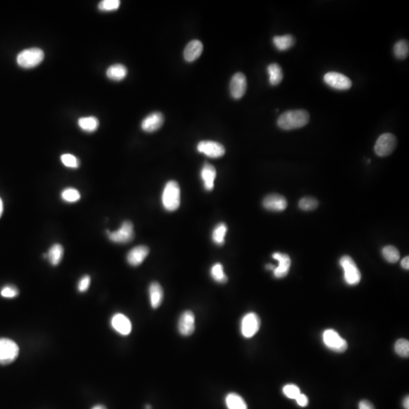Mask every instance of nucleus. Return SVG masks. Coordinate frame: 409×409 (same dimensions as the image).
<instances>
[{
    "label": "nucleus",
    "instance_id": "f257e3e1",
    "mask_svg": "<svg viewBox=\"0 0 409 409\" xmlns=\"http://www.w3.org/2000/svg\"><path fill=\"white\" fill-rule=\"evenodd\" d=\"M310 115L305 110H290L282 114L277 119L279 128L285 131L298 129L309 122Z\"/></svg>",
    "mask_w": 409,
    "mask_h": 409
},
{
    "label": "nucleus",
    "instance_id": "f03ea898",
    "mask_svg": "<svg viewBox=\"0 0 409 409\" xmlns=\"http://www.w3.org/2000/svg\"><path fill=\"white\" fill-rule=\"evenodd\" d=\"M162 205L168 212H174L181 204V190L178 183L170 181L164 188L162 196Z\"/></svg>",
    "mask_w": 409,
    "mask_h": 409
},
{
    "label": "nucleus",
    "instance_id": "7ed1b4c3",
    "mask_svg": "<svg viewBox=\"0 0 409 409\" xmlns=\"http://www.w3.org/2000/svg\"><path fill=\"white\" fill-rule=\"evenodd\" d=\"M44 51L41 49L34 47L21 52L17 56V63L24 69H33L39 66L44 60Z\"/></svg>",
    "mask_w": 409,
    "mask_h": 409
},
{
    "label": "nucleus",
    "instance_id": "20e7f679",
    "mask_svg": "<svg viewBox=\"0 0 409 409\" xmlns=\"http://www.w3.org/2000/svg\"><path fill=\"white\" fill-rule=\"evenodd\" d=\"M339 264L343 268L345 283L350 286L358 284L361 281V274L354 260L348 255H345L340 258Z\"/></svg>",
    "mask_w": 409,
    "mask_h": 409
},
{
    "label": "nucleus",
    "instance_id": "39448f33",
    "mask_svg": "<svg viewBox=\"0 0 409 409\" xmlns=\"http://www.w3.org/2000/svg\"><path fill=\"white\" fill-rule=\"evenodd\" d=\"M19 345L7 338H0V364L7 365L13 363L19 356Z\"/></svg>",
    "mask_w": 409,
    "mask_h": 409
},
{
    "label": "nucleus",
    "instance_id": "423d86ee",
    "mask_svg": "<svg viewBox=\"0 0 409 409\" xmlns=\"http://www.w3.org/2000/svg\"><path fill=\"white\" fill-rule=\"evenodd\" d=\"M108 237L111 241L115 243H130L134 237V225L129 221H124L119 230L110 232L107 230Z\"/></svg>",
    "mask_w": 409,
    "mask_h": 409
},
{
    "label": "nucleus",
    "instance_id": "0eeeda50",
    "mask_svg": "<svg viewBox=\"0 0 409 409\" xmlns=\"http://www.w3.org/2000/svg\"><path fill=\"white\" fill-rule=\"evenodd\" d=\"M397 145V139L393 134H382L376 140L374 146V152L379 157H385L389 156L395 149Z\"/></svg>",
    "mask_w": 409,
    "mask_h": 409
},
{
    "label": "nucleus",
    "instance_id": "6e6552de",
    "mask_svg": "<svg viewBox=\"0 0 409 409\" xmlns=\"http://www.w3.org/2000/svg\"><path fill=\"white\" fill-rule=\"evenodd\" d=\"M323 341L327 348L336 352H343L348 348V343L336 330H326L323 333Z\"/></svg>",
    "mask_w": 409,
    "mask_h": 409
},
{
    "label": "nucleus",
    "instance_id": "1a4fd4ad",
    "mask_svg": "<svg viewBox=\"0 0 409 409\" xmlns=\"http://www.w3.org/2000/svg\"><path fill=\"white\" fill-rule=\"evenodd\" d=\"M324 81L329 87L337 91H347L352 86L351 80L339 72H330L325 74Z\"/></svg>",
    "mask_w": 409,
    "mask_h": 409
},
{
    "label": "nucleus",
    "instance_id": "9d476101",
    "mask_svg": "<svg viewBox=\"0 0 409 409\" xmlns=\"http://www.w3.org/2000/svg\"><path fill=\"white\" fill-rule=\"evenodd\" d=\"M261 327V320L258 314L250 312L242 319L241 333L246 338H251L256 334Z\"/></svg>",
    "mask_w": 409,
    "mask_h": 409
},
{
    "label": "nucleus",
    "instance_id": "9b49d317",
    "mask_svg": "<svg viewBox=\"0 0 409 409\" xmlns=\"http://www.w3.org/2000/svg\"><path fill=\"white\" fill-rule=\"evenodd\" d=\"M197 150L199 153L213 159L221 157L225 153L224 146L218 142L201 141L198 144Z\"/></svg>",
    "mask_w": 409,
    "mask_h": 409
},
{
    "label": "nucleus",
    "instance_id": "f8f14e48",
    "mask_svg": "<svg viewBox=\"0 0 409 409\" xmlns=\"http://www.w3.org/2000/svg\"><path fill=\"white\" fill-rule=\"evenodd\" d=\"M247 88V81L244 74H235L232 78L230 84V91L232 97L235 100H239L246 94Z\"/></svg>",
    "mask_w": 409,
    "mask_h": 409
},
{
    "label": "nucleus",
    "instance_id": "ddd939ff",
    "mask_svg": "<svg viewBox=\"0 0 409 409\" xmlns=\"http://www.w3.org/2000/svg\"><path fill=\"white\" fill-rule=\"evenodd\" d=\"M178 330L184 336H190L195 331V315L191 311L181 314L178 321Z\"/></svg>",
    "mask_w": 409,
    "mask_h": 409
},
{
    "label": "nucleus",
    "instance_id": "4468645a",
    "mask_svg": "<svg viewBox=\"0 0 409 409\" xmlns=\"http://www.w3.org/2000/svg\"><path fill=\"white\" fill-rule=\"evenodd\" d=\"M111 324H112V327H113L115 331L123 335V336L130 334L131 330H132V324H131V320L127 316L121 314V313L115 314L112 317Z\"/></svg>",
    "mask_w": 409,
    "mask_h": 409
},
{
    "label": "nucleus",
    "instance_id": "2eb2a0df",
    "mask_svg": "<svg viewBox=\"0 0 409 409\" xmlns=\"http://www.w3.org/2000/svg\"><path fill=\"white\" fill-rule=\"evenodd\" d=\"M263 206L267 210L271 212H282L287 207V202L283 196L279 194H271L267 196L263 200Z\"/></svg>",
    "mask_w": 409,
    "mask_h": 409
},
{
    "label": "nucleus",
    "instance_id": "dca6fc26",
    "mask_svg": "<svg viewBox=\"0 0 409 409\" xmlns=\"http://www.w3.org/2000/svg\"><path fill=\"white\" fill-rule=\"evenodd\" d=\"M273 258L278 261V266L274 269V277L277 278H283L289 273L291 266V259L287 254L275 252L273 254Z\"/></svg>",
    "mask_w": 409,
    "mask_h": 409
},
{
    "label": "nucleus",
    "instance_id": "f3484780",
    "mask_svg": "<svg viewBox=\"0 0 409 409\" xmlns=\"http://www.w3.org/2000/svg\"><path fill=\"white\" fill-rule=\"evenodd\" d=\"M163 115L161 112H153L143 119L141 128L146 132H154L158 131L163 125Z\"/></svg>",
    "mask_w": 409,
    "mask_h": 409
},
{
    "label": "nucleus",
    "instance_id": "a211bd4d",
    "mask_svg": "<svg viewBox=\"0 0 409 409\" xmlns=\"http://www.w3.org/2000/svg\"><path fill=\"white\" fill-rule=\"evenodd\" d=\"M150 249L146 246H137L133 248L127 255V261L131 266H138L141 265L147 255Z\"/></svg>",
    "mask_w": 409,
    "mask_h": 409
},
{
    "label": "nucleus",
    "instance_id": "6ab92c4d",
    "mask_svg": "<svg viewBox=\"0 0 409 409\" xmlns=\"http://www.w3.org/2000/svg\"><path fill=\"white\" fill-rule=\"evenodd\" d=\"M217 172L215 167L210 164H205L201 170V178L203 182L204 187L208 191L213 190Z\"/></svg>",
    "mask_w": 409,
    "mask_h": 409
},
{
    "label": "nucleus",
    "instance_id": "aec40b11",
    "mask_svg": "<svg viewBox=\"0 0 409 409\" xmlns=\"http://www.w3.org/2000/svg\"><path fill=\"white\" fill-rule=\"evenodd\" d=\"M202 51H203V45L202 42L197 40L190 41L184 50V59L186 61L191 63L197 60L202 54Z\"/></svg>",
    "mask_w": 409,
    "mask_h": 409
},
{
    "label": "nucleus",
    "instance_id": "412c9836",
    "mask_svg": "<svg viewBox=\"0 0 409 409\" xmlns=\"http://www.w3.org/2000/svg\"><path fill=\"white\" fill-rule=\"evenodd\" d=\"M150 304L153 308H158L163 302L164 292L162 286L158 282H153L149 288Z\"/></svg>",
    "mask_w": 409,
    "mask_h": 409
},
{
    "label": "nucleus",
    "instance_id": "4be33fe9",
    "mask_svg": "<svg viewBox=\"0 0 409 409\" xmlns=\"http://www.w3.org/2000/svg\"><path fill=\"white\" fill-rule=\"evenodd\" d=\"M128 75V69L122 64H115L108 68L106 75L109 79L114 81H121L125 79Z\"/></svg>",
    "mask_w": 409,
    "mask_h": 409
},
{
    "label": "nucleus",
    "instance_id": "5701e85b",
    "mask_svg": "<svg viewBox=\"0 0 409 409\" xmlns=\"http://www.w3.org/2000/svg\"><path fill=\"white\" fill-rule=\"evenodd\" d=\"M295 38L290 35L275 36L273 38V44L279 51H286L294 46Z\"/></svg>",
    "mask_w": 409,
    "mask_h": 409
},
{
    "label": "nucleus",
    "instance_id": "b1692460",
    "mask_svg": "<svg viewBox=\"0 0 409 409\" xmlns=\"http://www.w3.org/2000/svg\"><path fill=\"white\" fill-rule=\"evenodd\" d=\"M47 258L52 265L56 266L61 262L64 255V249L63 246L60 243L53 244L49 249L47 252Z\"/></svg>",
    "mask_w": 409,
    "mask_h": 409
},
{
    "label": "nucleus",
    "instance_id": "393cba45",
    "mask_svg": "<svg viewBox=\"0 0 409 409\" xmlns=\"http://www.w3.org/2000/svg\"><path fill=\"white\" fill-rule=\"evenodd\" d=\"M78 126L82 131L92 133L98 129L100 122L95 117H83L78 120Z\"/></svg>",
    "mask_w": 409,
    "mask_h": 409
},
{
    "label": "nucleus",
    "instance_id": "a878e982",
    "mask_svg": "<svg viewBox=\"0 0 409 409\" xmlns=\"http://www.w3.org/2000/svg\"><path fill=\"white\" fill-rule=\"evenodd\" d=\"M268 75H269V82L272 86H277L281 83L283 78V71L281 67L277 63H272L268 66Z\"/></svg>",
    "mask_w": 409,
    "mask_h": 409
},
{
    "label": "nucleus",
    "instance_id": "bb28decb",
    "mask_svg": "<svg viewBox=\"0 0 409 409\" xmlns=\"http://www.w3.org/2000/svg\"><path fill=\"white\" fill-rule=\"evenodd\" d=\"M226 404L228 409H248L243 398L237 393H229L226 397Z\"/></svg>",
    "mask_w": 409,
    "mask_h": 409
},
{
    "label": "nucleus",
    "instance_id": "cd10ccee",
    "mask_svg": "<svg viewBox=\"0 0 409 409\" xmlns=\"http://www.w3.org/2000/svg\"><path fill=\"white\" fill-rule=\"evenodd\" d=\"M393 53L398 60H405L409 54L408 42L405 40H400L395 43L393 47Z\"/></svg>",
    "mask_w": 409,
    "mask_h": 409
},
{
    "label": "nucleus",
    "instance_id": "c85d7f7f",
    "mask_svg": "<svg viewBox=\"0 0 409 409\" xmlns=\"http://www.w3.org/2000/svg\"><path fill=\"white\" fill-rule=\"evenodd\" d=\"M227 231V225L224 223L218 224L212 232V240L214 243L220 246L224 244Z\"/></svg>",
    "mask_w": 409,
    "mask_h": 409
},
{
    "label": "nucleus",
    "instance_id": "c756f323",
    "mask_svg": "<svg viewBox=\"0 0 409 409\" xmlns=\"http://www.w3.org/2000/svg\"><path fill=\"white\" fill-rule=\"evenodd\" d=\"M211 276L214 280L220 283L227 281V277L224 271V267L221 263H216L211 268Z\"/></svg>",
    "mask_w": 409,
    "mask_h": 409
},
{
    "label": "nucleus",
    "instance_id": "7c9ffc66",
    "mask_svg": "<svg viewBox=\"0 0 409 409\" xmlns=\"http://www.w3.org/2000/svg\"><path fill=\"white\" fill-rule=\"evenodd\" d=\"M61 197L65 202L74 203L80 200L81 193L77 189L73 188V187H68L62 192Z\"/></svg>",
    "mask_w": 409,
    "mask_h": 409
},
{
    "label": "nucleus",
    "instance_id": "2f4dec72",
    "mask_svg": "<svg viewBox=\"0 0 409 409\" xmlns=\"http://www.w3.org/2000/svg\"><path fill=\"white\" fill-rule=\"evenodd\" d=\"M382 255L389 263H395L399 260L400 254L398 249L392 246H386L382 250Z\"/></svg>",
    "mask_w": 409,
    "mask_h": 409
},
{
    "label": "nucleus",
    "instance_id": "473e14b6",
    "mask_svg": "<svg viewBox=\"0 0 409 409\" xmlns=\"http://www.w3.org/2000/svg\"><path fill=\"white\" fill-rule=\"evenodd\" d=\"M395 351L399 356L407 358L409 355V342L405 339H399L395 344Z\"/></svg>",
    "mask_w": 409,
    "mask_h": 409
},
{
    "label": "nucleus",
    "instance_id": "72a5a7b5",
    "mask_svg": "<svg viewBox=\"0 0 409 409\" xmlns=\"http://www.w3.org/2000/svg\"><path fill=\"white\" fill-rule=\"evenodd\" d=\"M318 202L313 197H304L299 201V207L303 211H312L317 209Z\"/></svg>",
    "mask_w": 409,
    "mask_h": 409
},
{
    "label": "nucleus",
    "instance_id": "f704fd0d",
    "mask_svg": "<svg viewBox=\"0 0 409 409\" xmlns=\"http://www.w3.org/2000/svg\"><path fill=\"white\" fill-rule=\"evenodd\" d=\"M119 0H103L99 4V10L103 12L115 11L120 7Z\"/></svg>",
    "mask_w": 409,
    "mask_h": 409
},
{
    "label": "nucleus",
    "instance_id": "c9c22d12",
    "mask_svg": "<svg viewBox=\"0 0 409 409\" xmlns=\"http://www.w3.org/2000/svg\"><path fill=\"white\" fill-rule=\"evenodd\" d=\"M61 162L65 166L69 168H78L80 165V161L76 156L69 153L62 155Z\"/></svg>",
    "mask_w": 409,
    "mask_h": 409
},
{
    "label": "nucleus",
    "instance_id": "e433bc0d",
    "mask_svg": "<svg viewBox=\"0 0 409 409\" xmlns=\"http://www.w3.org/2000/svg\"><path fill=\"white\" fill-rule=\"evenodd\" d=\"M283 394L286 395L287 398H291V399H296L298 395L301 393L300 389L296 385L294 384H287L284 386L283 389Z\"/></svg>",
    "mask_w": 409,
    "mask_h": 409
},
{
    "label": "nucleus",
    "instance_id": "4c0bfd02",
    "mask_svg": "<svg viewBox=\"0 0 409 409\" xmlns=\"http://www.w3.org/2000/svg\"><path fill=\"white\" fill-rule=\"evenodd\" d=\"M1 295L3 297L12 299V298L16 297L19 295V289L16 286L8 285L3 288L1 290Z\"/></svg>",
    "mask_w": 409,
    "mask_h": 409
},
{
    "label": "nucleus",
    "instance_id": "58836bf2",
    "mask_svg": "<svg viewBox=\"0 0 409 409\" xmlns=\"http://www.w3.org/2000/svg\"><path fill=\"white\" fill-rule=\"evenodd\" d=\"M91 278L89 275H85L81 277L78 283V289L81 293H84L89 289L91 285Z\"/></svg>",
    "mask_w": 409,
    "mask_h": 409
},
{
    "label": "nucleus",
    "instance_id": "ea45409f",
    "mask_svg": "<svg viewBox=\"0 0 409 409\" xmlns=\"http://www.w3.org/2000/svg\"><path fill=\"white\" fill-rule=\"evenodd\" d=\"M296 402L301 407H306L308 404V398L305 394L300 393L296 398Z\"/></svg>",
    "mask_w": 409,
    "mask_h": 409
},
{
    "label": "nucleus",
    "instance_id": "a19ab883",
    "mask_svg": "<svg viewBox=\"0 0 409 409\" xmlns=\"http://www.w3.org/2000/svg\"><path fill=\"white\" fill-rule=\"evenodd\" d=\"M358 407H359V409H375L373 404L370 401L365 399L361 400L360 401Z\"/></svg>",
    "mask_w": 409,
    "mask_h": 409
},
{
    "label": "nucleus",
    "instance_id": "79ce46f5",
    "mask_svg": "<svg viewBox=\"0 0 409 409\" xmlns=\"http://www.w3.org/2000/svg\"><path fill=\"white\" fill-rule=\"evenodd\" d=\"M401 265L404 269L408 270L409 269V258L408 256L405 257V258H403L401 261Z\"/></svg>",
    "mask_w": 409,
    "mask_h": 409
},
{
    "label": "nucleus",
    "instance_id": "37998d69",
    "mask_svg": "<svg viewBox=\"0 0 409 409\" xmlns=\"http://www.w3.org/2000/svg\"><path fill=\"white\" fill-rule=\"evenodd\" d=\"M403 406H404V409H409V398L408 395L404 398V401H403Z\"/></svg>",
    "mask_w": 409,
    "mask_h": 409
},
{
    "label": "nucleus",
    "instance_id": "c03bdc74",
    "mask_svg": "<svg viewBox=\"0 0 409 409\" xmlns=\"http://www.w3.org/2000/svg\"><path fill=\"white\" fill-rule=\"evenodd\" d=\"M3 212H4V202H3L2 199L0 198V217L2 215Z\"/></svg>",
    "mask_w": 409,
    "mask_h": 409
},
{
    "label": "nucleus",
    "instance_id": "a18cd8bd",
    "mask_svg": "<svg viewBox=\"0 0 409 409\" xmlns=\"http://www.w3.org/2000/svg\"><path fill=\"white\" fill-rule=\"evenodd\" d=\"M92 409H107L104 405L103 404H97V405L94 406L93 407Z\"/></svg>",
    "mask_w": 409,
    "mask_h": 409
},
{
    "label": "nucleus",
    "instance_id": "49530a36",
    "mask_svg": "<svg viewBox=\"0 0 409 409\" xmlns=\"http://www.w3.org/2000/svg\"><path fill=\"white\" fill-rule=\"evenodd\" d=\"M266 268L267 269L271 270V271H274V268H275V267H274V265H271V264H268V265H266Z\"/></svg>",
    "mask_w": 409,
    "mask_h": 409
},
{
    "label": "nucleus",
    "instance_id": "de8ad7c7",
    "mask_svg": "<svg viewBox=\"0 0 409 409\" xmlns=\"http://www.w3.org/2000/svg\"><path fill=\"white\" fill-rule=\"evenodd\" d=\"M146 408H147V409H151V406L149 405V404H148V405H147V407H146Z\"/></svg>",
    "mask_w": 409,
    "mask_h": 409
}]
</instances>
